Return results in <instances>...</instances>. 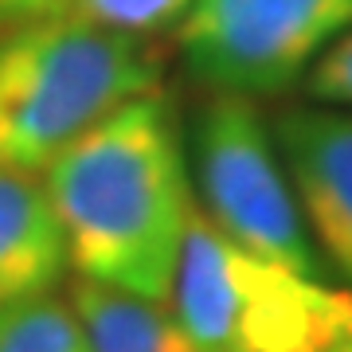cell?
<instances>
[{
	"mask_svg": "<svg viewBox=\"0 0 352 352\" xmlns=\"http://www.w3.org/2000/svg\"><path fill=\"white\" fill-rule=\"evenodd\" d=\"M90 352H208L168 302L78 278L71 289Z\"/></svg>",
	"mask_w": 352,
	"mask_h": 352,
	"instance_id": "cell-8",
	"label": "cell"
},
{
	"mask_svg": "<svg viewBox=\"0 0 352 352\" xmlns=\"http://www.w3.org/2000/svg\"><path fill=\"white\" fill-rule=\"evenodd\" d=\"M63 4L67 0H0V32L43 20V16H59Z\"/></svg>",
	"mask_w": 352,
	"mask_h": 352,
	"instance_id": "cell-12",
	"label": "cell"
},
{
	"mask_svg": "<svg viewBox=\"0 0 352 352\" xmlns=\"http://www.w3.org/2000/svg\"><path fill=\"white\" fill-rule=\"evenodd\" d=\"M352 28V0H196L176 24L192 78L212 94H282Z\"/></svg>",
	"mask_w": 352,
	"mask_h": 352,
	"instance_id": "cell-5",
	"label": "cell"
},
{
	"mask_svg": "<svg viewBox=\"0 0 352 352\" xmlns=\"http://www.w3.org/2000/svg\"><path fill=\"white\" fill-rule=\"evenodd\" d=\"M305 94L321 106H352V28L305 71Z\"/></svg>",
	"mask_w": 352,
	"mask_h": 352,
	"instance_id": "cell-11",
	"label": "cell"
},
{
	"mask_svg": "<svg viewBox=\"0 0 352 352\" xmlns=\"http://www.w3.org/2000/svg\"><path fill=\"white\" fill-rule=\"evenodd\" d=\"M67 270V247L43 184L0 168V305L51 294Z\"/></svg>",
	"mask_w": 352,
	"mask_h": 352,
	"instance_id": "cell-7",
	"label": "cell"
},
{
	"mask_svg": "<svg viewBox=\"0 0 352 352\" xmlns=\"http://www.w3.org/2000/svg\"><path fill=\"white\" fill-rule=\"evenodd\" d=\"M270 138L321 258L352 286V110L294 106L270 122Z\"/></svg>",
	"mask_w": 352,
	"mask_h": 352,
	"instance_id": "cell-6",
	"label": "cell"
},
{
	"mask_svg": "<svg viewBox=\"0 0 352 352\" xmlns=\"http://www.w3.org/2000/svg\"><path fill=\"white\" fill-rule=\"evenodd\" d=\"M192 168L204 215L243 251L321 278L325 258L302 219L286 164L251 98L212 94L192 126Z\"/></svg>",
	"mask_w": 352,
	"mask_h": 352,
	"instance_id": "cell-4",
	"label": "cell"
},
{
	"mask_svg": "<svg viewBox=\"0 0 352 352\" xmlns=\"http://www.w3.org/2000/svg\"><path fill=\"white\" fill-rule=\"evenodd\" d=\"M0 352H90V340L75 305L55 294H36L0 305Z\"/></svg>",
	"mask_w": 352,
	"mask_h": 352,
	"instance_id": "cell-9",
	"label": "cell"
},
{
	"mask_svg": "<svg viewBox=\"0 0 352 352\" xmlns=\"http://www.w3.org/2000/svg\"><path fill=\"white\" fill-rule=\"evenodd\" d=\"M43 192L78 278L168 302L196 212L168 98L149 90L94 122L43 168Z\"/></svg>",
	"mask_w": 352,
	"mask_h": 352,
	"instance_id": "cell-1",
	"label": "cell"
},
{
	"mask_svg": "<svg viewBox=\"0 0 352 352\" xmlns=\"http://www.w3.org/2000/svg\"><path fill=\"white\" fill-rule=\"evenodd\" d=\"M168 305L208 352H352V286H329L231 243L196 208Z\"/></svg>",
	"mask_w": 352,
	"mask_h": 352,
	"instance_id": "cell-3",
	"label": "cell"
},
{
	"mask_svg": "<svg viewBox=\"0 0 352 352\" xmlns=\"http://www.w3.org/2000/svg\"><path fill=\"white\" fill-rule=\"evenodd\" d=\"M192 4L196 0H67L59 16H75L82 24L145 39L180 24Z\"/></svg>",
	"mask_w": 352,
	"mask_h": 352,
	"instance_id": "cell-10",
	"label": "cell"
},
{
	"mask_svg": "<svg viewBox=\"0 0 352 352\" xmlns=\"http://www.w3.org/2000/svg\"><path fill=\"white\" fill-rule=\"evenodd\" d=\"M157 90V59L133 36L43 16L0 32V168H47L122 102Z\"/></svg>",
	"mask_w": 352,
	"mask_h": 352,
	"instance_id": "cell-2",
	"label": "cell"
}]
</instances>
